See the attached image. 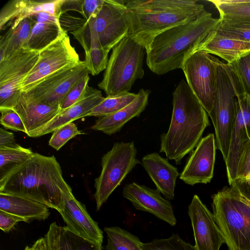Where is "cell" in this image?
<instances>
[{
    "label": "cell",
    "mask_w": 250,
    "mask_h": 250,
    "mask_svg": "<svg viewBox=\"0 0 250 250\" xmlns=\"http://www.w3.org/2000/svg\"><path fill=\"white\" fill-rule=\"evenodd\" d=\"M220 21L205 10L195 20L160 33L146 50L148 67L158 75L182 68L189 56L209 41Z\"/></svg>",
    "instance_id": "1"
},
{
    "label": "cell",
    "mask_w": 250,
    "mask_h": 250,
    "mask_svg": "<svg viewBox=\"0 0 250 250\" xmlns=\"http://www.w3.org/2000/svg\"><path fill=\"white\" fill-rule=\"evenodd\" d=\"M0 192L30 199L59 212L64 197L72 191L55 157L34 153L0 180Z\"/></svg>",
    "instance_id": "2"
},
{
    "label": "cell",
    "mask_w": 250,
    "mask_h": 250,
    "mask_svg": "<svg viewBox=\"0 0 250 250\" xmlns=\"http://www.w3.org/2000/svg\"><path fill=\"white\" fill-rule=\"evenodd\" d=\"M129 24L127 36L145 50L160 33L197 19L204 6L193 0L125 1Z\"/></svg>",
    "instance_id": "3"
},
{
    "label": "cell",
    "mask_w": 250,
    "mask_h": 250,
    "mask_svg": "<svg viewBox=\"0 0 250 250\" xmlns=\"http://www.w3.org/2000/svg\"><path fill=\"white\" fill-rule=\"evenodd\" d=\"M172 96L171 119L167 132L160 136L159 152L179 165L196 146L209 122L207 112L184 80L179 83Z\"/></svg>",
    "instance_id": "4"
},
{
    "label": "cell",
    "mask_w": 250,
    "mask_h": 250,
    "mask_svg": "<svg viewBox=\"0 0 250 250\" xmlns=\"http://www.w3.org/2000/svg\"><path fill=\"white\" fill-rule=\"evenodd\" d=\"M213 214L229 250H250V205L230 187L212 196Z\"/></svg>",
    "instance_id": "5"
},
{
    "label": "cell",
    "mask_w": 250,
    "mask_h": 250,
    "mask_svg": "<svg viewBox=\"0 0 250 250\" xmlns=\"http://www.w3.org/2000/svg\"><path fill=\"white\" fill-rule=\"evenodd\" d=\"M145 50L129 36L124 38L112 48L99 88L107 96L129 92L144 76Z\"/></svg>",
    "instance_id": "6"
},
{
    "label": "cell",
    "mask_w": 250,
    "mask_h": 250,
    "mask_svg": "<svg viewBox=\"0 0 250 250\" xmlns=\"http://www.w3.org/2000/svg\"><path fill=\"white\" fill-rule=\"evenodd\" d=\"M242 88L231 66L222 62L217 67V83L210 117L215 133L216 148L227 160L236 113V99Z\"/></svg>",
    "instance_id": "7"
},
{
    "label": "cell",
    "mask_w": 250,
    "mask_h": 250,
    "mask_svg": "<svg viewBox=\"0 0 250 250\" xmlns=\"http://www.w3.org/2000/svg\"><path fill=\"white\" fill-rule=\"evenodd\" d=\"M137 151L134 142H116L102 158V170L95 180L94 197L99 210L113 191L138 165Z\"/></svg>",
    "instance_id": "8"
},
{
    "label": "cell",
    "mask_w": 250,
    "mask_h": 250,
    "mask_svg": "<svg viewBox=\"0 0 250 250\" xmlns=\"http://www.w3.org/2000/svg\"><path fill=\"white\" fill-rule=\"evenodd\" d=\"M128 30L125 1L104 0L96 17L91 18L81 28L73 32L94 36L102 47L109 52L127 35Z\"/></svg>",
    "instance_id": "9"
},
{
    "label": "cell",
    "mask_w": 250,
    "mask_h": 250,
    "mask_svg": "<svg viewBox=\"0 0 250 250\" xmlns=\"http://www.w3.org/2000/svg\"><path fill=\"white\" fill-rule=\"evenodd\" d=\"M220 61L205 50L196 51L182 67L187 83L208 115L212 109Z\"/></svg>",
    "instance_id": "10"
},
{
    "label": "cell",
    "mask_w": 250,
    "mask_h": 250,
    "mask_svg": "<svg viewBox=\"0 0 250 250\" xmlns=\"http://www.w3.org/2000/svg\"><path fill=\"white\" fill-rule=\"evenodd\" d=\"M39 57V52L22 47L0 60V108H13L20 95L21 84Z\"/></svg>",
    "instance_id": "11"
},
{
    "label": "cell",
    "mask_w": 250,
    "mask_h": 250,
    "mask_svg": "<svg viewBox=\"0 0 250 250\" xmlns=\"http://www.w3.org/2000/svg\"><path fill=\"white\" fill-rule=\"evenodd\" d=\"M81 61L67 33L63 31L55 41L39 52L38 60L22 83L21 91H24L53 73L78 64Z\"/></svg>",
    "instance_id": "12"
},
{
    "label": "cell",
    "mask_w": 250,
    "mask_h": 250,
    "mask_svg": "<svg viewBox=\"0 0 250 250\" xmlns=\"http://www.w3.org/2000/svg\"><path fill=\"white\" fill-rule=\"evenodd\" d=\"M84 61L65 67L41 80L25 92L42 103L60 104L70 89L81 78L89 75Z\"/></svg>",
    "instance_id": "13"
},
{
    "label": "cell",
    "mask_w": 250,
    "mask_h": 250,
    "mask_svg": "<svg viewBox=\"0 0 250 250\" xmlns=\"http://www.w3.org/2000/svg\"><path fill=\"white\" fill-rule=\"evenodd\" d=\"M197 250H219L225 243L214 215L194 195L188 207Z\"/></svg>",
    "instance_id": "14"
},
{
    "label": "cell",
    "mask_w": 250,
    "mask_h": 250,
    "mask_svg": "<svg viewBox=\"0 0 250 250\" xmlns=\"http://www.w3.org/2000/svg\"><path fill=\"white\" fill-rule=\"evenodd\" d=\"M250 139V100L240 89L236 99V113L229 151L225 161L229 185L236 178L238 162L243 146Z\"/></svg>",
    "instance_id": "15"
},
{
    "label": "cell",
    "mask_w": 250,
    "mask_h": 250,
    "mask_svg": "<svg viewBox=\"0 0 250 250\" xmlns=\"http://www.w3.org/2000/svg\"><path fill=\"white\" fill-rule=\"evenodd\" d=\"M216 148L213 134L201 138L188 159L180 179L190 186L209 183L213 176Z\"/></svg>",
    "instance_id": "16"
},
{
    "label": "cell",
    "mask_w": 250,
    "mask_h": 250,
    "mask_svg": "<svg viewBox=\"0 0 250 250\" xmlns=\"http://www.w3.org/2000/svg\"><path fill=\"white\" fill-rule=\"evenodd\" d=\"M123 196L137 210L150 213L171 226L176 224L170 202L163 198L157 189L132 182L125 185Z\"/></svg>",
    "instance_id": "17"
},
{
    "label": "cell",
    "mask_w": 250,
    "mask_h": 250,
    "mask_svg": "<svg viewBox=\"0 0 250 250\" xmlns=\"http://www.w3.org/2000/svg\"><path fill=\"white\" fill-rule=\"evenodd\" d=\"M13 109L21 119L26 134L31 137H34L61 111L60 104L42 103L23 91H21Z\"/></svg>",
    "instance_id": "18"
},
{
    "label": "cell",
    "mask_w": 250,
    "mask_h": 250,
    "mask_svg": "<svg viewBox=\"0 0 250 250\" xmlns=\"http://www.w3.org/2000/svg\"><path fill=\"white\" fill-rule=\"evenodd\" d=\"M59 212L70 230L102 245L103 231L88 214L85 205L78 201L72 193L64 197L62 208Z\"/></svg>",
    "instance_id": "19"
},
{
    "label": "cell",
    "mask_w": 250,
    "mask_h": 250,
    "mask_svg": "<svg viewBox=\"0 0 250 250\" xmlns=\"http://www.w3.org/2000/svg\"><path fill=\"white\" fill-rule=\"evenodd\" d=\"M142 165L156 189L167 200L174 199L176 180L180 174L177 168L157 152L144 156L142 159Z\"/></svg>",
    "instance_id": "20"
},
{
    "label": "cell",
    "mask_w": 250,
    "mask_h": 250,
    "mask_svg": "<svg viewBox=\"0 0 250 250\" xmlns=\"http://www.w3.org/2000/svg\"><path fill=\"white\" fill-rule=\"evenodd\" d=\"M104 99L100 90L88 85L85 94L79 101L61 111L50 123L38 131L34 137L53 132L66 124L86 117L87 114Z\"/></svg>",
    "instance_id": "21"
},
{
    "label": "cell",
    "mask_w": 250,
    "mask_h": 250,
    "mask_svg": "<svg viewBox=\"0 0 250 250\" xmlns=\"http://www.w3.org/2000/svg\"><path fill=\"white\" fill-rule=\"evenodd\" d=\"M150 93L149 89H141L131 103L114 114L99 118L91 129L108 135L120 131L129 121L140 116L145 110Z\"/></svg>",
    "instance_id": "22"
},
{
    "label": "cell",
    "mask_w": 250,
    "mask_h": 250,
    "mask_svg": "<svg viewBox=\"0 0 250 250\" xmlns=\"http://www.w3.org/2000/svg\"><path fill=\"white\" fill-rule=\"evenodd\" d=\"M51 250H103L102 244L83 237L66 226L50 225L44 235Z\"/></svg>",
    "instance_id": "23"
},
{
    "label": "cell",
    "mask_w": 250,
    "mask_h": 250,
    "mask_svg": "<svg viewBox=\"0 0 250 250\" xmlns=\"http://www.w3.org/2000/svg\"><path fill=\"white\" fill-rule=\"evenodd\" d=\"M0 210L19 216L26 223L44 220L50 215L48 208L41 203L2 192H0Z\"/></svg>",
    "instance_id": "24"
},
{
    "label": "cell",
    "mask_w": 250,
    "mask_h": 250,
    "mask_svg": "<svg viewBox=\"0 0 250 250\" xmlns=\"http://www.w3.org/2000/svg\"><path fill=\"white\" fill-rule=\"evenodd\" d=\"M44 12V0H10L0 10V31L16 26L22 20L34 14Z\"/></svg>",
    "instance_id": "25"
},
{
    "label": "cell",
    "mask_w": 250,
    "mask_h": 250,
    "mask_svg": "<svg viewBox=\"0 0 250 250\" xmlns=\"http://www.w3.org/2000/svg\"><path fill=\"white\" fill-rule=\"evenodd\" d=\"M203 50L216 55L231 64L250 52V42L229 39L215 34Z\"/></svg>",
    "instance_id": "26"
},
{
    "label": "cell",
    "mask_w": 250,
    "mask_h": 250,
    "mask_svg": "<svg viewBox=\"0 0 250 250\" xmlns=\"http://www.w3.org/2000/svg\"><path fill=\"white\" fill-rule=\"evenodd\" d=\"M35 23L30 17L26 18L0 36V60L9 57L23 47Z\"/></svg>",
    "instance_id": "27"
},
{
    "label": "cell",
    "mask_w": 250,
    "mask_h": 250,
    "mask_svg": "<svg viewBox=\"0 0 250 250\" xmlns=\"http://www.w3.org/2000/svg\"><path fill=\"white\" fill-rule=\"evenodd\" d=\"M75 39L84 50V61L89 73L95 76L104 70L108 61L109 52L102 47L98 39L93 35L79 36Z\"/></svg>",
    "instance_id": "28"
},
{
    "label": "cell",
    "mask_w": 250,
    "mask_h": 250,
    "mask_svg": "<svg viewBox=\"0 0 250 250\" xmlns=\"http://www.w3.org/2000/svg\"><path fill=\"white\" fill-rule=\"evenodd\" d=\"M63 32L60 24L36 22L23 47L40 52L55 41Z\"/></svg>",
    "instance_id": "29"
},
{
    "label": "cell",
    "mask_w": 250,
    "mask_h": 250,
    "mask_svg": "<svg viewBox=\"0 0 250 250\" xmlns=\"http://www.w3.org/2000/svg\"><path fill=\"white\" fill-rule=\"evenodd\" d=\"M208 1L215 6L219 12L221 19L250 24V0Z\"/></svg>",
    "instance_id": "30"
},
{
    "label": "cell",
    "mask_w": 250,
    "mask_h": 250,
    "mask_svg": "<svg viewBox=\"0 0 250 250\" xmlns=\"http://www.w3.org/2000/svg\"><path fill=\"white\" fill-rule=\"evenodd\" d=\"M107 235L106 250H144L139 238L119 227H105Z\"/></svg>",
    "instance_id": "31"
},
{
    "label": "cell",
    "mask_w": 250,
    "mask_h": 250,
    "mask_svg": "<svg viewBox=\"0 0 250 250\" xmlns=\"http://www.w3.org/2000/svg\"><path fill=\"white\" fill-rule=\"evenodd\" d=\"M33 153L30 148L19 145L11 147H0V180L25 162Z\"/></svg>",
    "instance_id": "32"
},
{
    "label": "cell",
    "mask_w": 250,
    "mask_h": 250,
    "mask_svg": "<svg viewBox=\"0 0 250 250\" xmlns=\"http://www.w3.org/2000/svg\"><path fill=\"white\" fill-rule=\"evenodd\" d=\"M136 95L137 94L126 92L107 96L103 102L87 114L86 117L100 118L114 114L131 103Z\"/></svg>",
    "instance_id": "33"
},
{
    "label": "cell",
    "mask_w": 250,
    "mask_h": 250,
    "mask_svg": "<svg viewBox=\"0 0 250 250\" xmlns=\"http://www.w3.org/2000/svg\"><path fill=\"white\" fill-rule=\"evenodd\" d=\"M216 34L229 39L250 42V24L233 22L220 19Z\"/></svg>",
    "instance_id": "34"
},
{
    "label": "cell",
    "mask_w": 250,
    "mask_h": 250,
    "mask_svg": "<svg viewBox=\"0 0 250 250\" xmlns=\"http://www.w3.org/2000/svg\"><path fill=\"white\" fill-rule=\"evenodd\" d=\"M143 248L144 250H197L195 246L186 242L177 234L143 243Z\"/></svg>",
    "instance_id": "35"
},
{
    "label": "cell",
    "mask_w": 250,
    "mask_h": 250,
    "mask_svg": "<svg viewBox=\"0 0 250 250\" xmlns=\"http://www.w3.org/2000/svg\"><path fill=\"white\" fill-rule=\"evenodd\" d=\"M229 64L236 75L244 93L250 100V52Z\"/></svg>",
    "instance_id": "36"
},
{
    "label": "cell",
    "mask_w": 250,
    "mask_h": 250,
    "mask_svg": "<svg viewBox=\"0 0 250 250\" xmlns=\"http://www.w3.org/2000/svg\"><path fill=\"white\" fill-rule=\"evenodd\" d=\"M84 134V132L78 129L73 122H71L53 132L48 144L54 149L59 150L71 139L77 135Z\"/></svg>",
    "instance_id": "37"
},
{
    "label": "cell",
    "mask_w": 250,
    "mask_h": 250,
    "mask_svg": "<svg viewBox=\"0 0 250 250\" xmlns=\"http://www.w3.org/2000/svg\"><path fill=\"white\" fill-rule=\"evenodd\" d=\"M89 80V75H86L70 89L61 104V111L72 105L82 98L85 94Z\"/></svg>",
    "instance_id": "38"
},
{
    "label": "cell",
    "mask_w": 250,
    "mask_h": 250,
    "mask_svg": "<svg viewBox=\"0 0 250 250\" xmlns=\"http://www.w3.org/2000/svg\"><path fill=\"white\" fill-rule=\"evenodd\" d=\"M0 123L5 128L26 133L23 122L19 114L12 108H0Z\"/></svg>",
    "instance_id": "39"
},
{
    "label": "cell",
    "mask_w": 250,
    "mask_h": 250,
    "mask_svg": "<svg viewBox=\"0 0 250 250\" xmlns=\"http://www.w3.org/2000/svg\"><path fill=\"white\" fill-rule=\"evenodd\" d=\"M250 175V139L245 144L242 149L238 162L236 178H243Z\"/></svg>",
    "instance_id": "40"
},
{
    "label": "cell",
    "mask_w": 250,
    "mask_h": 250,
    "mask_svg": "<svg viewBox=\"0 0 250 250\" xmlns=\"http://www.w3.org/2000/svg\"><path fill=\"white\" fill-rule=\"evenodd\" d=\"M86 22L84 19L71 16L65 13L62 14L59 18L60 25L65 32H73L81 28Z\"/></svg>",
    "instance_id": "41"
},
{
    "label": "cell",
    "mask_w": 250,
    "mask_h": 250,
    "mask_svg": "<svg viewBox=\"0 0 250 250\" xmlns=\"http://www.w3.org/2000/svg\"><path fill=\"white\" fill-rule=\"evenodd\" d=\"M230 185L240 198L250 205V175L236 178Z\"/></svg>",
    "instance_id": "42"
},
{
    "label": "cell",
    "mask_w": 250,
    "mask_h": 250,
    "mask_svg": "<svg viewBox=\"0 0 250 250\" xmlns=\"http://www.w3.org/2000/svg\"><path fill=\"white\" fill-rule=\"evenodd\" d=\"M104 0H84L82 4V14L83 18L88 21L96 18L102 9Z\"/></svg>",
    "instance_id": "43"
},
{
    "label": "cell",
    "mask_w": 250,
    "mask_h": 250,
    "mask_svg": "<svg viewBox=\"0 0 250 250\" xmlns=\"http://www.w3.org/2000/svg\"><path fill=\"white\" fill-rule=\"evenodd\" d=\"M21 221L25 222V220L19 216L0 210V228L3 231L9 232Z\"/></svg>",
    "instance_id": "44"
},
{
    "label": "cell",
    "mask_w": 250,
    "mask_h": 250,
    "mask_svg": "<svg viewBox=\"0 0 250 250\" xmlns=\"http://www.w3.org/2000/svg\"><path fill=\"white\" fill-rule=\"evenodd\" d=\"M14 134L6 131L3 128H0V147H11L17 146Z\"/></svg>",
    "instance_id": "45"
},
{
    "label": "cell",
    "mask_w": 250,
    "mask_h": 250,
    "mask_svg": "<svg viewBox=\"0 0 250 250\" xmlns=\"http://www.w3.org/2000/svg\"><path fill=\"white\" fill-rule=\"evenodd\" d=\"M83 0H63L62 5V14L68 11H74L82 14V4Z\"/></svg>",
    "instance_id": "46"
},
{
    "label": "cell",
    "mask_w": 250,
    "mask_h": 250,
    "mask_svg": "<svg viewBox=\"0 0 250 250\" xmlns=\"http://www.w3.org/2000/svg\"><path fill=\"white\" fill-rule=\"evenodd\" d=\"M29 17L36 22L54 23L60 24L59 18L45 12L37 13Z\"/></svg>",
    "instance_id": "47"
},
{
    "label": "cell",
    "mask_w": 250,
    "mask_h": 250,
    "mask_svg": "<svg viewBox=\"0 0 250 250\" xmlns=\"http://www.w3.org/2000/svg\"><path fill=\"white\" fill-rule=\"evenodd\" d=\"M32 247L33 250H51L44 237L38 239Z\"/></svg>",
    "instance_id": "48"
},
{
    "label": "cell",
    "mask_w": 250,
    "mask_h": 250,
    "mask_svg": "<svg viewBox=\"0 0 250 250\" xmlns=\"http://www.w3.org/2000/svg\"><path fill=\"white\" fill-rule=\"evenodd\" d=\"M24 250H33V249H32V247H30L29 246H26L25 248V249Z\"/></svg>",
    "instance_id": "49"
}]
</instances>
